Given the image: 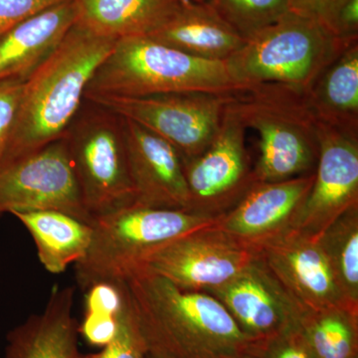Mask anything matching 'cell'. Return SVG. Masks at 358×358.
<instances>
[{
	"mask_svg": "<svg viewBox=\"0 0 358 358\" xmlns=\"http://www.w3.org/2000/svg\"><path fill=\"white\" fill-rule=\"evenodd\" d=\"M117 40L75 23L55 51L25 80L0 169L64 136L96 69Z\"/></svg>",
	"mask_w": 358,
	"mask_h": 358,
	"instance_id": "1",
	"label": "cell"
},
{
	"mask_svg": "<svg viewBox=\"0 0 358 358\" xmlns=\"http://www.w3.org/2000/svg\"><path fill=\"white\" fill-rule=\"evenodd\" d=\"M124 281L150 350L173 358H220L255 350L256 343L211 294L179 288L140 267Z\"/></svg>",
	"mask_w": 358,
	"mask_h": 358,
	"instance_id": "2",
	"label": "cell"
},
{
	"mask_svg": "<svg viewBox=\"0 0 358 358\" xmlns=\"http://www.w3.org/2000/svg\"><path fill=\"white\" fill-rule=\"evenodd\" d=\"M246 91L222 61L205 60L148 36L115 41L87 87L93 96H143L167 93L237 94Z\"/></svg>",
	"mask_w": 358,
	"mask_h": 358,
	"instance_id": "3",
	"label": "cell"
},
{
	"mask_svg": "<svg viewBox=\"0 0 358 358\" xmlns=\"http://www.w3.org/2000/svg\"><path fill=\"white\" fill-rule=\"evenodd\" d=\"M355 40L338 38L319 21L292 10L246 39L224 63L245 90L279 85L306 96L322 71Z\"/></svg>",
	"mask_w": 358,
	"mask_h": 358,
	"instance_id": "4",
	"label": "cell"
},
{
	"mask_svg": "<svg viewBox=\"0 0 358 358\" xmlns=\"http://www.w3.org/2000/svg\"><path fill=\"white\" fill-rule=\"evenodd\" d=\"M231 107L260 136L256 182H277L312 173L319 159L317 120L306 96L279 85L235 94Z\"/></svg>",
	"mask_w": 358,
	"mask_h": 358,
	"instance_id": "5",
	"label": "cell"
},
{
	"mask_svg": "<svg viewBox=\"0 0 358 358\" xmlns=\"http://www.w3.org/2000/svg\"><path fill=\"white\" fill-rule=\"evenodd\" d=\"M216 221L189 211L136 203L98 216L92 222L88 251L75 264L78 285L85 291L96 282L124 281L155 250Z\"/></svg>",
	"mask_w": 358,
	"mask_h": 358,
	"instance_id": "6",
	"label": "cell"
},
{
	"mask_svg": "<svg viewBox=\"0 0 358 358\" xmlns=\"http://www.w3.org/2000/svg\"><path fill=\"white\" fill-rule=\"evenodd\" d=\"M63 138L85 207L93 220L134 203L119 115L85 99Z\"/></svg>",
	"mask_w": 358,
	"mask_h": 358,
	"instance_id": "7",
	"label": "cell"
},
{
	"mask_svg": "<svg viewBox=\"0 0 358 358\" xmlns=\"http://www.w3.org/2000/svg\"><path fill=\"white\" fill-rule=\"evenodd\" d=\"M234 95L189 92L143 96H100L86 100L145 127L171 143L181 159H188L201 155L211 145Z\"/></svg>",
	"mask_w": 358,
	"mask_h": 358,
	"instance_id": "8",
	"label": "cell"
},
{
	"mask_svg": "<svg viewBox=\"0 0 358 358\" xmlns=\"http://www.w3.org/2000/svg\"><path fill=\"white\" fill-rule=\"evenodd\" d=\"M230 103L208 148L197 157L182 159L188 211L192 213L218 218L256 183L246 148L247 128Z\"/></svg>",
	"mask_w": 358,
	"mask_h": 358,
	"instance_id": "9",
	"label": "cell"
},
{
	"mask_svg": "<svg viewBox=\"0 0 358 358\" xmlns=\"http://www.w3.org/2000/svg\"><path fill=\"white\" fill-rule=\"evenodd\" d=\"M256 257L255 247L225 234L213 224L162 245L138 267L179 288L208 293L237 277Z\"/></svg>",
	"mask_w": 358,
	"mask_h": 358,
	"instance_id": "10",
	"label": "cell"
},
{
	"mask_svg": "<svg viewBox=\"0 0 358 358\" xmlns=\"http://www.w3.org/2000/svg\"><path fill=\"white\" fill-rule=\"evenodd\" d=\"M42 210L64 212L93 222L85 207L64 138L0 169V216Z\"/></svg>",
	"mask_w": 358,
	"mask_h": 358,
	"instance_id": "11",
	"label": "cell"
},
{
	"mask_svg": "<svg viewBox=\"0 0 358 358\" xmlns=\"http://www.w3.org/2000/svg\"><path fill=\"white\" fill-rule=\"evenodd\" d=\"M317 136L315 178L291 225L313 237L358 205V133L317 120Z\"/></svg>",
	"mask_w": 358,
	"mask_h": 358,
	"instance_id": "12",
	"label": "cell"
},
{
	"mask_svg": "<svg viewBox=\"0 0 358 358\" xmlns=\"http://www.w3.org/2000/svg\"><path fill=\"white\" fill-rule=\"evenodd\" d=\"M252 246L303 310L329 307L352 310L317 238L289 227Z\"/></svg>",
	"mask_w": 358,
	"mask_h": 358,
	"instance_id": "13",
	"label": "cell"
},
{
	"mask_svg": "<svg viewBox=\"0 0 358 358\" xmlns=\"http://www.w3.org/2000/svg\"><path fill=\"white\" fill-rule=\"evenodd\" d=\"M208 293L256 345L298 326L303 312L258 253L237 277Z\"/></svg>",
	"mask_w": 358,
	"mask_h": 358,
	"instance_id": "14",
	"label": "cell"
},
{
	"mask_svg": "<svg viewBox=\"0 0 358 358\" xmlns=\"http://www.w3.org/2000/svg\"><path fill=\"white\" fill-rule=\"evenodd\" d=\"M122 121L134 203L188 211L189 194L178 150L145 127Z\"/></svg>",
	"mask_w": 358,
	"mask_h": 358,
	"instance_id": "15",
	"label": "cell"
},
{
	"mask_svg": "<svg viewBox=\"0 0 358 358\" xmlns=\"http://www.w3.org/2000/svg\"><path fill=\"white\" fill-rule=\"evenodd\" d=\"M315 171L277 181L256 182L214 224L225 234L254 245L291 227L312 187Z\"/></svg>",
	"mask_w": 358,
	"mask_h": 358,
	"instance_id": "16",
	"label": "cell"
},
{
	"mask_svg": "<svg viewBox=\"0 0 358 358\" xmlns=\"http://www.w3.org/2000/svg\"><path fill=\"white\" fill-rule=\"evenodd\" d=\"M78 20L75 0H65L0 36V83L24 82L57 49Z\"/></svg>",
	"mask_w": 358,
	"mask_h": 358,
	"instance_id": "17",
	"label": "cell"
},
{
	"mask_svg": "<svg viewBox=\"0 0 358 358\" xmlns=\"http://www.w3.org/2000/svg\"><path fill=\"white\" fill-rule=\"evenodd\" d=\"M74 301V287H54L43 312L7 334L6 358H82Z\"/></svg>",
	"mask_w": 358,
	"mask_h": 358,
	"instance_id": "18",
	"label": "cell"
},
{
	"mask_svg": "<svg viewBox=\"0 0 358 358\" xmlns=\"http://www.w3.org/2000/svg\"><path fill=\"white\" fill-rule=\"evenodd\" d=\"M148 37L194 57L222 62L246 41L208 1L181 4L166 24Z\"/></svg>",
	"mask_w": 358,
	"mask_h": 358,
	"instance_id": "19",
	"label": "cell"
},
{
	"mask_svg": "<svg viewBox=\"0 0 358 358\" xmlns=\"http://www.w3.org/2000/svg\"><path fill=\"white\" fill-rule=\"evenodd\" d=\"M79 24L113 39L148 36L173 17L178 0H75Z\"/></svg>",
	"mask_w": 358,
	"mask_h": 358,
	"instance_id": "20",
	"label": "cell"
},
{
	"mask_svg": "<svg viewBox=\"0 0 358 358\" xmlns=\"http://www.w3.org/2000/svg\"><path fill=\"white\" fill-rule=\"evenodd\" d=\"M11 215L30 233L40 263L51 274L65 272L88 251L93 235L92 223L55 210L15 212Z\"/></svg>",
	"mask_w": 358,
	"mask_h": 358,
	"instance_id": "21",
	"label": "cell"
},
{
	"mask_svg": "<svg viewBox=\"0 0 358 358\" xmlns=\"http://www.w3.org/2000/svg\"><path fill=\"white\" fill-rule=\"evenodd\" d=\"M306 100L319 121L358 133V40L322 71Z\"/></svg>",
	"mask_w": 358,
	"mask_h": 358,
	"instance_id": "22",
	"label": "cell"
},
{
	"mask_svg": "<svg viewBox=\"0 0 358 358\" xmlns=\"http://www.w3.org/2000/svg\"><path fill=\"white\" fill-rule=\"evenodd\" d=\"M300 326L317 358H358V315L345 307L305 310Z\"/></svg>",
	"mask_w": 358,
	"mask_h": 358,
	"instance_id": "23",
	"label": "cell"
},
{
	"mask_svg": "<svg viewBox=\"0 0 358 358\" xmlns=\"http://www.w3.org/2000/svg\"><path fill=\"white\" fill-rule=\"evenodd\" d=\"M315 238L333 268L346 305L358 313V205Z\"/></svg>",
	"mask_w": 358,
	"mask_h": 358,
	"instance_id": "24",
	"label": "cell"
},
{
	"mask_svg": "<svg viewBox=\"0 0 358 358\" xmlns=\"http://www.w3.org/2000/svg\"><path fill=\"white\" fill-rule=\"evenodd\" d=\"M245 39L292 11L291 0H207Z\"/></svg>",
	"mask_w": 358,
	"mask_h": 358,
	"instance_id": "25",
	"label": "cell"
},
{
	"mask_svg": "<svg viewBox=\"0 0 358 358\" xmlns=\"http://www.w3.org/2000/svg\"><path fill=\"white\" fill-rule=\"evenodd\" d=\"M124 285V303L117 315L114 338L100 352L83 355L82 358H147L150 348L141 331L126 282Z\"/></svg>",
	"mask_w": 358,
	"mask_h": 358,
	"instance_id": "26",
	"label": "cell"
},
{
	"mask_svg": "<svg viewBox=\"0 0 358 358\" xmlns=\"http://www.w3.org/2000/svg\"><path fill=\"white\" fill-rule=\"evenodd\" d=\"M261 358H317L308 345L300 324L256 345Z\"/></svg>",
	"mask_w": 358,
	"mask_h": 358,
	"instance_id": "27",
	"label": "cell"
},
{
	"mask_svg": "<svg viewBox=\"0 0 358 358\" xmlns=\"http://www.w3.org/2000/svg\"><path fill=\"white\" fill-rule=\"evenodd\" d=\"M23 84L24 82L20 81L0 83V162L13 133Z\"/></svg>",
	"mask_w": 358,
	"mask_h": 358,
	"instance_id": "28",
	"label": "cell"
},
{
	"mask_svg": "<svg viewBox=\"0 0 358 358\" xmlns=\"http://www.w3.org/2000/svg\"><path fill=\"white\" fill-rule=\"evenodd\" d=\"M65 0H0V36L35 14Z\"/></svg>",
	"mask_w": 358,
	"mask_h": 358,
	"instance_id": "29",
	"label": "cell"
},
{
	"mask_svg": "<svg viewBox=\"0 0 358 358\" xmlns=\"http://www.w3.org/2000/svg\"><path fill=\"white\" fill-rule=\"evenodd\" d=\"M345 0H291L292 10L319 21L333 32L334 21Z\"/></svg>",
	"mask_w": 358,
	"mask_h": 358,
	"instance_id": "30",
	"label": "cell"
},
{
	"mask_svg": "<svg viewBox=\"0 0 358 358\" xmlns=\"http://www.w3.org/2000/svg\"><path fill=\"white\" fill-rule=\"evenodd\" d=\"M117 317L85 315L83 324L79 327V333L83 334L90 345L105 346L114 338L117 326Z\"/></svg>",
	"mask_w": 358,
	"mask_h": 358,
	"instance_id": "31",
	"label": "cell"
},
{
	"mask_svg": "<svg viewBox=\"0 0 358 358\" xmlns=\"http://www.w3.org/2000/svg\"><path fill=\"white\" fill-rule=\"evenodd\" d=\"M220 358H261L255 352H244L235 353V355H226Z\"/></svg>",
	"mask_w": 358,
	"mask_h": 358,
	"instance_id": "32",
	"label": "cell"
},
{
	"mask_svg": "<svg viewBox=\"0 0 358 358\" xmlns=\"http://www.w3.org/2000/svg\"><path fill=\"white\" fill-rule=\"evenodd\" d=\"M147 358H173L169 357V355H164V353L157 352L154 350H148Z\"/></svg>",
	"mask_w": 358,
	"mask_h": 358,
	"instance_id": "33",
	"label": "cell"
},
{
	"mask_svg": "<svg viewBox=\"0 0 358 358\" xmlns=\"http://www.w3.org/2000/svg\"><path fill=\"white\" fill-rule=\"evenodd\" d=\"M181 4L187 3H202V2H206L207 0H178Z\"/></svg>",
	"mask_w": 358,
	"mask_h": 358,
	"instance_id": "34",
	"label": "cell"
}]
</instances>
